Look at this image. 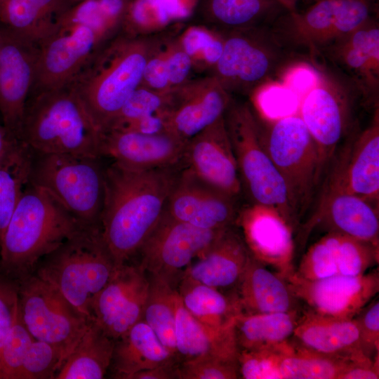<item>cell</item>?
Wrapping results in <instances>:
<instances>
[{
    "label": "cell",
    "instance_id": "cell-50",
    "mask_svg": "<svg viewBox=\"0 0 379 379\" xmlns=\"http://www.w3.org/2000/svg\"><path fill=\"white\" fill-rule=\"evenodd\" d=\"M166 62L170 89L188 80L193 62L179 40H168Z\"/></svg>",
    "mask_w": 379,
    "mask_h": 379
},
{
    "label": "cell",
    "instance_id": "cell-17",
    "mask_svg": "<svg viewBox=\"0 0 379 379\" xmlns=\"http://www.w3.org/2000/svg\"><path fill=\"white\" fill-rule=\"evenodd\" d=\"M105 43L87 26L59 29L38 46L28 97L69 84L93 53Z\"/></svg>",
    "mask_w": 379,
    "mask_h": 379
},
{
    "label": "cell",
    "instance_id": "cell-58",
    "mask_svg": "<svg viewBox=\"0 0 379 379\" xmlns=\"http://www.w3.org/2000/svg\"><path fill=\"white\" fill-rule=\"evenodd\" d=\"M4 0H0V3L2 2Z\"/></svg>",
    "mask_w": 379,
    "mask_h": 379
},
{
    "label": "cell",
    "instance_id": "cell-27",
    "mask_svg": "<svg viewBox=\"0 0 379 379\" xmlns=\"http://www.w3.org/2000/svg\"><path fill=\"white\" fill-rule=\"evenodd\" d=\"M295 347L342 359L368 357L362 350L358 321L315 314L303 310L290 339Z\"/></svg>",
    "mask_w": 379,
    "mask_h": 379
},
{
    "label": "cell",
    "instance_id": "cell-39",
    "mask_svg": "<svg viewBox=\"0 0 379 379\" xmlns=\"http://www.w3.org/2000/svg\"><path fill=\"white\" fill-rule=\"evenodd\" d=\"M32 150L27 146L9 163L0 166V242L29 182Z\"/></svg>",
    "mask_w": 379,
    "mask_h": 379
},
{
    "label": "cell",
    "instance_id": "cell-25",
    "mask_svg": "<svg viewBox=\"0 0 379 379\" xmlns=\"http://www.w3.org/2000/svg\"><path fill=\"white\" fill-rule=\"evenodd\" d=\"M182 166L199 178L235 197L241 187L224 117L187 142Z\"/></svg>",
    "mask_w": 379,
    "mask_h": 379
},
{
    "label": "cell",
    "instance_id": "cell-2",
    "mask_svg": "<svg viewBox=\"0 0 379 379\" xmlns=\"http://www.w3.org/2000/svg\"><path fill=\"white\" fill-rule=\"evenodd\" d=\"M83 227L49 192L28 182L0 242V273L19 283Z\"/></svg>",
    "mask_w": 379,
    "mask_h": 379
},
{
    "label": "cell",
    "instance_id": "cell-41",
    "mask_svg": "<svg viewBox=\"0 0 379 379\" xmlns=\"http://www.w3.org/2000/svg\"><path fill=\"white\" fill-rule=\"evenodd\" d=\"M79 25L90 27L106 42L120 32L121 24L106 15L98 0H86L65 14L59 29Z\"/></svg>",
    "mask_w": 379,
    "mask_h": 379
},
{
    "label": "cell",
    "instance_id": "cell-40",
    "mask_svg": "<svg viewBox=\"0 0 379 379\" xmlns=\"http://www.w3.org/2000/svg\"><path fill=\"white\" fill-rule=\"evenodd\" d=\"M171 21L166 0H135L125 12L120 32L131 36H147Z\"/></svg>",
    "mask_w": 379,
    "mask_h": 379
},
{
    "label": "cell",
    "instance_id": "cell-15",
    "mask_svg": "<svg viewBox=\"0 0 379 379\" xmlns=\"http://www.w3.org/2000/svg\"><path fill=\"white\" fill-rule=\"evenodd\" d=\"M368 126L352 134L324 179L319 199L335 194L359 196L378 206L379 105Z\"/></svg>",
    "mask_w": 379,
    "mask_h": 379
},
{
    "label": "cell",
    "instance_id": "cell-31",
    "mask_svg": "<svg viewBox=\"0 0 379 379\" xmlns=\"http://www.w3.org/2000/svg\"><path fill=\"white\" fill-rule=\"evenodd\" d=\"M70 0H4L1 27L39 46L60 28Z\"/></svg>",
    "mask_w": 379,
    "mask_h": 379
},
{
    "label": "cell",
    "instance_id": "cell-32",
    "mask_svg": "<svg viewBox=\"0 0 379 379\" xmlns=\"http://www.w3.org/2000/svg\"><path fill=\"white\" fill-rule=\"evenodd\" d=\"M173 361L174 355L141 319L115 340L110 367L114 378L130 379L135 373Z\"/></svg>",
    "mask_w": 379,
    "mask_h": 379
},
{
    "label": "cell",
    "instance_id": "cell-43",
    "mask_svg": "<svg viewBox=\"0 0 379 379\" xmlns=\"http://www.w3.org/2000/svg\"><path fill=\"white\" fill-rule=\"evenodd\" d=\"M61 366L60 351L50 343L34 339L25 354L18 379H55Z\"/></svg>",
    "mask_w": 379,
    "mask_h": 379
},
{
    "label": "cell",
    "instance_id": "cell-22",
    "mask_svg": "<svg viewBox=\"0 0 379 379\" xmlns=\"http://www.w3.org/2000/svg\"><path fill=\"white\" fill-rule=\"evenodd\" d=\"M38 51L35 44L0 27V113L18 139Z\"/></svg>",
    "mask_w": 379,
    "mask_h": 379
},
{
    "label": "cell",
    "instance_id": "cell-9",
    "mask_svg": "<svg viewBox=\"0 0 379 379\" xmlns=\"http://www.w3.org/2000/svg\"><path fill=\"white\" fill-rule=\"evenodd\" d=\"M102 159L32 150L29 182L49 192L83 225L100 227L107 168Z\"/></svg>",
    "mask_w": 379,
    "mask_h": 379
},
{
    "label": "cell",
    "instance_id": "cell-20",
    "mask_svg": "<svg viewBox=\"0 0 379 379\" xmlns=\"http://www.w3.org/2000/svg\"><path fill=\"white\" fill-rule=\"evenodd\" d=\"M239 209L237 198L199 178L183 166L164 208L175 220L212 230L234 226Z\"/></svg>",
    "mask_w": 379,
    "mask_h": 379
},
{
    "label": "cell",
    "instance_id": "cell-16",
    "mask_svg": "<svg viewBox=\"0 0 379 379\" xmlns=\"http://www.w3.org/2000/svg\"><path fill=\"white\" fill-rule=\"evenodd\" d=\"M286 280L305 311L337 319L354 318L379 291L378 271L317 280H305L292 274Z\"/></svg>",
    "mask_w": 379,
    "mask_h": 379
},
{
    "label": "cell",
    "instance_id": "cell-21",
    "mask_svg": "<svg viewBox=\"0 0 379 379\" xmlns=\"http://www.w3.org/2000/svg\"><path fill=\"white\" fill-rule=\"evenodd\" d=\"M149 279L138 265L117 266L93 301V321L114 340L142 319Z\"/></svg>",
    "mask_w": 379,
    "mask_h": 379
},
{
    "label": "cell",
    "instance_id": "cell-35",
    "mask_svg": "<svg viewBox=\"0 0 379 379\" xmlns=\"http://www.w3.org/2000/svg\"><path fill=\"white\" fill-rule=\"evenodd\" d=\"M176 290L184 307L199 321L213 328L234 324L241 313L233 289L230 293L182 277Z\"/></svg>",
    "mask_w": 379,
    "mask_h": 379
},
{
    "label": "cell",
    "instance_id": "cell-42",
    "mask_svg": "<svg viewBox=\"0 0 379 379\" xmlns=\"http://www.w3.org/2000/svg\"><path fill=\"white\" fill-rule=\"evenodd\" d=\"M166 93H159L139 86L126 100L109 126L103 131L122 128L142 118L161 112L166 102Z\"/></svg>",
    "mask_w": 379,
    "mask_h": 379
},
{
    "label": "cell",
    "instance_id": "cell-3",
    "mask_svg": "<svg viewBox=\"0 0 379 379\" xmlns=\"http://www.w3.org/2000/svg\"><path fill=\"white\" fill-rule=\"evenodd\" d=\"M157 41L119 32L93 53L69 84L100 132L109 126L140 85Z\"/></svg>",
    "mask_w": 379,
    "mask_h": 379
},
{
    "label": "cell",
    "instance_id": "cell-47",
    "mask_svg": "<svg viewBox=\"0 0 379 379\" xmlns=\"http://www.w3.org/2000/svg\"><path fill=\"white\" fill-rule=\"evenodd\" d=\"M19 314V283L0 273V351Z\"/></svg>",
    "mask_w": 379,
    "mask_h": 379
},
{
    "label": "cell",
    "instance_id": "cell-52",
    "mask_svg": "<svg viewBox=\"0 0 379 379\" xmlns=\"http://www.w3.org/2000/svg\"><path fill=\"white\" fill-rule=\"evenodd\" d=\"M25 145L0 123V166L18 157Z\"/></svg>",
    "mask_w": 379,
    "mask_h": 379
},
{
    "label": "cell",
    "instance_id": "cell-4",
    "mask_svg": "<svg viewBox=\"0 0 379 379\" xmlns=\"http://www.w3.org/2000/svg\"><path fill=\"white\" fill-rule=\"evenodd\" d=\"M100 135L69 84L27 98L19 139L32 151L100 157Z\"/></svg>",
    "mask_w": 379,
    "mask_h": 379
},
{
    "label": "cell",
    "instance_id": "cell-44",
    "mask_svg": "<svg viewBox=\"0 0 379 379\" xmlns=\"http://www.w3.org/2000/svg\"><path fill=\"white\" fill-rule=\"evenodd\" d=\"M288 342L273 348L239 351L237 358L239 378L281 379L279 364Z\"/></svg>",
    "mask_w": 379,
    "mask_h": 379
},
{
    "label": "cell",
    "instance_id": "cell-18",
    "mask_svg": "<svg viewBox=\"0 0 379 379\" xmlns=\"http://www.w3.org/2000/svg\"><path fill=\"white\" fill-rule=\"evenodd\" d=\"M166 95V131L185 141L224 117L232 99L213 75L187 80Z\"/></svg>",
    "mask_w": 379,
    "mask_h": 379
},
{
    "label": "cell",
    "instance_id": "cell-10",
    "mask_svg": "<svg viewBox=\"0 0 379 379\" xmlns=\"http://www.w3.org/2000/svg\"><path fill=\"white\" fill-rule=\"evenodd\" d=\"M237 166L241 191L249 204L277 209L298 231L282 178L260 140L257 115L249 102L232 99L224 114Z\"/></svg>",
    "mask_w": 379,
    "mask_h": 379
},
{
    "label": "cell",
    "instance_id": "cell-7",
    "mask_svg": "<svg viewBox=\"0 0 379 379\" xmlns=\"http://www.w3.org/2000/svg\"><path fill=\"white\" fill-rule=\"evenodd\" d=\"M257 117L260 142L282 178L299 230L322 178L317 148L298 113L274 120Z\"/></svg>",
    "mask_w": 379,
    "mask_h": 379
},
{
    "label": "cell",
    "instance_id": "cell-5",
    "mask_svg": "<svg viewBox=\"0 0 379 379\" xmlns=\"http://www.w3.org/2000/svg\"><path fill=\"white\" fill-rule=\"evenodd\" d=\"M117 267L100 227L85 226L44 257L34 274L53 286L86 319L93 321L95 298Z\"/></svg>",
    "mask_w": 379,
    "mask_h": 379
},
{
    "label": "cell",
    "instance_id": "cell-28",
    "mask_svg": "<svg viewBox=\"0 0 379 379\" xmlns=\"http://www.w3.org/2000/svg\"><path fill=\"white\" fill-rule=\"evenodd\" d=\"M237 227L225 229L185 270L182 277L219 290L238 284L251 256Z\"/></svg>",
    "mask_w": 379,
    "mask_h": 379
},
{
    "label": "cell",
    "instance_id": "cell-8",
    "mask_svg": "<svg viewBox=\"0 0 379 379\" xmlns=\"http://www.w3.org/2000/svg\"><path fill=\"white\" fill-rule=\"evenodd\" d=\"M377 0H317L284 12L269 28L288 51L309 63L324 47L378 18Z\"/></svg>",
    "mask_w": 379,
    "mask_h": 379
},
{
    "label": "cell",
    "instance_id": "cell-34",
    "mask_svg": "<svg viewBox=\"0 0 379 379\" xmlns=\"http://www.w3.org/2000/svg\"><path fill=\"white\" fill-rule=\"evenodd\" d=\"M115 340L93 321L55 379H101L110 367Z\"/></svg>",
    "mask_w": 379,
    "mask_h": 379
},
{
    "label": "cell",
    "instance_id": "cell-11",
    "mask_svg": "<svg viewBox=\"0 0 379 379\" xmlns=\"http://www.w3.org/2000/svg\"><path fill=\"white\" fill-rule=\"evenodd\" d=\"M315 80L300 100L298 114L317 148L321 177L335 157L336 149L348 135L357 95L333 74L319 65H311Z\"/></svg>",
    "mask_w": 379,
    "mask_h": 379
},
{
    "label": "cell",
    "instance_id": "cell-26",
    "mask_svg": "<svg viewBox=\"0 0 379 379\" xmlns=\"http://www.w3.org/2000/svg\"><path fill=\"white\" fill-rule=\"evenodd\" d=\"M378 206L351 194H335L319 199L310 218L297 234L301 244L310 232L321 226L327 232H336L379 246Z\"/></svg>",
    "mask_w": 379,
    "mask_h": 379
},
{
    "label": "cell",
    "instance_id": "cell-14",
    "mask_svg": "<svg viewBox=\"0 0 379 379\" xmlns=\"http://www.w3.org/2000/svg\"><path fill=\"white\" fill-rule=\"evenodd\" d=\"M225 230L199 228L175 220L164 210L138 252V265L147 275L161 279L176 288L185 269Z\"/></svg>",
    "mask_w": 379,
    "mask_h": 379
},
{
    "label": "cell",
    "instance_id": "cell-19",
    "mask_svg": "<svg viewBox=\"0 0 379 379\" xmlns=\"http://www.w3.org/2000/svg\"><path fill=\"white\" fill-rule=\"evenodd\" d=\"M235 226L255 259L285 279L294 272L295 229L277 209L248 204L239 209Z\"/></svg>",
    "mask_w": 379,
    "mask_h": 379
},
{
    "label": "cell",
    "instance_id": "cell-33",
    "mask_svg": "<svg viewBox=\"0 0 379 379\" xmlns=\"http://www.w3.org/2000/svg\"><path fill=\"white\" fill-rule=\"evenodd\" d=\"M302 312L303 309L238 314L233 328L239 352L273 348L288 342Z\"/></svg>",
    "mask_w": 379,
    "mask_h": 379
},
{
    "label": "cell",
    "instance_id": "cell-29",
    "mask_svg": "<svg viewBox=\"0 0 379 379\" xmlns=\"http://www.w3.org/2000/svg\"><path fill=\"white\" fill-rule=\"evenodd\" d=\"M241 313L258 314L302 310L284 277L253 255L233 288Z\"/></svg>",
    "mask_w": 379,
    "mask_h": 379
},
{
    "label": "cell",
    "instance_id": "cell-48",
    "mask_svg": "<svg viewBox=\"0 0 379 379\" xmlns=\"http://www.w3.org/2000/svg\"><path fill=\"white\" fill-rule=\"evenodd\" d=\"M167 41L157 39L146 62L140 85L161 93L170 90L166 62Z\"/></svg>",
    "mask_w": 379,
    "mask_h": 379
},
{
    "label": "cell",
    "instance_id": "cell-13",
    "mask_svg": "<svg viewBox=\"0 0 379 379\" xmlns=\"http://www.w3.org/2000/svg\"><path fill=\"white\" fill-rule=\"evenodd\" d=\"M350 88L366 107L379 105V23L375 18L324 47L310 62Z\"/></svg>",
    "mask_w": 379,
    "mask_h": 379
},
{
    "label": "cell",
    "instance_id": "cell-6",
    "mask_svg": "<svg viewBox=\"0 0 379 379\" xmlns=\"http://www.w3.org/2000/svg\"><path fill=\"white\" fill-rule=\"evenodd\" d=\"M220 34L223 49L212 75L231 95H253L281 84L294 68L306 64L278 42L269 26Z\"/></svg>",
    "mask_w": 379,
    "mask_h": 379
},
{
    "label": "cell",
    "instance_id": "cell-51",
    "mask_svg": "<svg viewBox=\"0 0 379 379\" xmlns=\"http://www.w3.org/2000/svg\"><path fill=\"white\" fill-rule=\"evenodd\" d=\"M216 34L206 29L192 27L178 39L182 49L191 57L193 65L198 62L202 51Z\"/></svg>",
    "mask_w": 379,
    "mask_h": 379
},
{
    "label": "cell",
    "instance_id": "cell-53",
    "mask_svg": "<svg viewBox=\"0 0 379 379\" xmlns=\"http://www.w3.org/2000/svg\"><path fill=\"white\" fill-rule=\"evenodd\" d=\"M378 359H366L353 362L340 374L339 379H378Z\"/></svg>",
    "mask_w": 379,
    "mask_h": 379
},
{
    "label": "cell",
    "instance_id": "cell-49",
    "mask_svg": "<svg viewBox=\"0 0 379 379\" xmlns=\"http://www.w3.org/2000/svg\"><path fill=\"white\" fill-rule=\"evenodd\" d=\"M355 317L359 325L361 347L364 354L373 360L378 359V300H371Z\"/></svg>",
    "mask_w": 379,
    "mask_h": 379
},
{
    "label": "cell",
    "instance_id": "cell-57",
    "mask_svg": "<svg viewBox=\"0 0 379 379\" xmlns=\"http://www.w3.org/2000/svg\"><path fill=\"white\" fill-rule=\"evenodd\" d=\"M301 1L304 2L305 4H307V6H309L310 4L316 1L317 0H301Z\"/></svg>",
    "mask_w": 379,
    "mask_h": 379
},
{
    "label": "cell",
    "instance_id": "cell-24",
    "mask_svg": "<svg viewBox=\"0 0 379 379\" xmlns=\"http://www.w3.org/2000/svg\"><path fill=\"white\" fill-rule=\"evenodd\" d=\"M378 248L339 232H327L308 248L293 274L305 280L362 275L378 264Z\"/></svg>",
    "mask_w": 379,
    "mask_h": 379
},
{
    "label": "cell",
    "instance_id": "cell-38",
    "mask_svg": "<svg viewBox=\"0 0 379 379\" xmlns=\"http://www.w3.org/2000/svg\"><path fill=\"white\" fill-rule=\"evenodd\" d=\"M366 358L324 356L300 349L289 341L282 351L279 371L281 379H339L353 362Z\"/></svg>",
    "mask_w": 379,
    "mask_h": 379
},
{
    "label": "cell",
    "instance_id": "cell-55",
    "mask_svg": "<svg viewBox=\"0 0 379 379\" xmlns=\"http://www.w3.org/2000/svg\"><path fill=\"white\" fill-rule=\"evenodd\" d=\"M106 15L121 24L124 14V0H98Z\"/></svg>",
    "mask_w": 379,
    "mask_h": 379
},
{
    "label": "cell",
    "instance_id": "cell-46",
    "mask_svg": "<svg viewBox=\"0 0 379 379\" xmlns=\"http://www.w3.org/2000/svg\"><path fill=\"white\" fill-rule=\"evenodd\" d=\"M239 378L237 360L204 357L178 364V379Z\"/></svg>",
    "mask_w": 379,
    "mask_h": 379
},
{
    "label": "cell",
    "instance_id": "cell-54",
    "mask_svg": "<svg viewBox=\"0 0 379 379\" xmlns=\"http://www.w3.org/2000/svg\"><path fill=\"white\" fill-rule=\"evenodd\" d=\"M178 363L173 361L133 374L130 379H178Z\"/></svg>",
    "mask_w": 379,
    "mask_h": 379
},
{
    "label": "cell",
    "instance_id": "cell-12",
    "mask_svg": "<svg viewBox=\"0 0 379 379\" xmlns=\"http://www.w3.org/2000/svg\"><path fill=\"white\" fill-rule=\"evenodd\" d=\"M19 310L21 320L32 336L60 351L62 365L93 321L35 274L19 282Z\"/></svg>",
    "mask_w": 379,
    "mask_h": 379
},
{
    "label": "cell",
    "instance_id": "cell-23",
    "mask_svg": "<svg viewBox=\"0 0 379 379\" xmlns=\"http://www.w3.org/2000/svg\"><path fill=\"white\" fill-rule=\"evenodd\" d=\"M187 142L167 131L107 130L100 132L99 156L131 171L173 166L182 164Z\"/></svg>",
    "mask_w": 379,
    "mask_h": 379
},
{
    "label": "cell",
    "instance_id": "cell-30",
    "mask_svg": "<svg viewBox=\"0 0 379 379\" xmlns=\"http://www.w3.org/2000/svg\"><path fill=\"white\" fill-rule=\"evenodd\" d=\"M233 324L222 328L204 324L184 307L178 294L175 326L177 362L204 357L237 360L239 349Z\"/></svg>",
    "mask_w": 379,
    "mask_h": 379
},
{
    "label": "cell",
    "instance_id": "cell-36",
    "mask_svg": "<svg viewBox=\"0 0 379 379\" xmlns=\"http://www.w3.org/2000/svg\"><path fill=\"white\" fill-rule=\"evenodd\" d=\"M286 10L275 0H208L211 23L224 32L270 26Z\"/></svg>",
    "mask_w": 379,
    "mask_h": 379
},
{
    "label": "cell",
    "instance_id": "cell-56",
    "mask_svg": "<svg viewBox=\"0 0 379 379\" xmlns=\"http://www.w3.org/2000/svg\"><path fill=\"white\" fill-rule=\"evenodd\" d=\"M286 12H294L298 9L299 0H275Z\"/></svg>",
    "mask_w": 379,
    "mask_h": 379
},
{
    "label": "cell",
    "instance_id": "cell-1",
    "mask_svg": "<svg viewBox=\"0 0 379 379\" xmlns=\"http://www.w3.org/2000/svg\"><path fill=\"white\" fill-rule=\"evenodd\" d=\"M182 167L131 171L114 163L107 166L100 225L117 266L128 263L137 255L160 220Z\"/></svg>",
    "mask_w": 379,
    "mask_h": 379
},
{
    "label": "cell",
    "instance_id": "cell-37",
    "mask_svg": "<svg viewBox=\"0 0 379 379\" xmlns=\"http://www.w3.org/2000/svg\"><path fill=\"white\" fill-rule=\"evenodd\" d=\"M147 277L149 288L142 319L175 357L176 288L157 277Z\"/></svg>",
    "mask_w": 379,
    "mask_h": 379
},
{
    "label": "cell",
    "instance_id": "cell-45",
    "mask_svg": "<svg viewBox=\"0 0 379 379\" xmlns=\"http://www.w3.org/2000/svg\"><path fill=\"white\" fill-rule=\"evenodd\" d=\"M34 340L19 314L0 351V379H18L22 361Z\"/></svg>",
    "mask_w": 379,
    "mask_h": 379
}]
</instances>
